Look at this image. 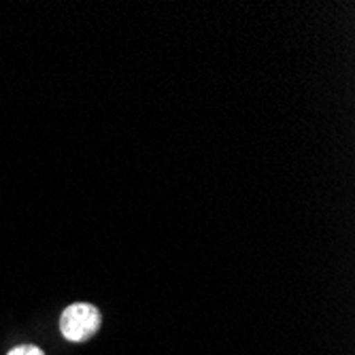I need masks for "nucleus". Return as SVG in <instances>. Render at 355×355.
<instances>
[{
	"instance_id": "nucleus-2",
	"label": "nucleus",
	"mask_w": 355,
	"mask_h": 355,
	"mask_svg": "<svg viewBox=\"0 0 355 355\" xmlns=\"http://www.w3.org/2000/svg\"><path fill=\"white\" fill-rule=\"evenodd\" d=\"M9 355H45V353L39 347H35V345H21V347L11 349Z\"/></svg>"
},
{
	"instance_id": "nucleus-1",
	"label": "nucleus",
	"mask_w": 355,
	"mask_h": 355,
	"mask_svg": "<svg viewBox=\"0 0 355 355\" xmlns=\"http://www.w3.org/2000/svg\"><path fill=\"white\" fill-rule=\"evenodd\" d=\"M101 324H103L101 311L87 302H77V304L67 306L60 317L62 336L73 343H83L92 338L101 330Z\"/></svg>"
}]
</instances>
